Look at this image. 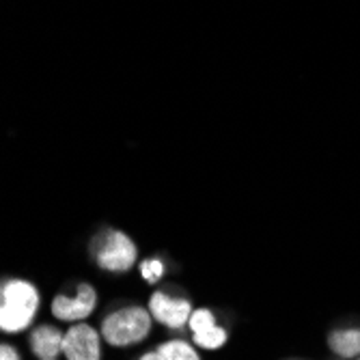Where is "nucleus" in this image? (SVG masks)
I'll return each mask as SVG.
<instances>
[{
    "label": "nucleus",
    "mask_w": 360,
    "mask_h": 360,
    "mask_svg": "<svg viewBox=\"0 0 360 360\" xmlns=\"http://www.w3.org/2000/svg\"><path fill=\"white\" fill-rule=\"evenodd\" d=\"M39 309V291L28 281H7L0 289V328L3 333H22L32 323Z\"/></svg>",
    "instance_id": "obj_1"
},
{
    "label": "nucleus",
    "mask_w": 360,
    "mask_h": 360,
    "mask_svg": "<svg viewBox=\"0 0 360 360\" xmlns=\"http://www.w3.org/2000/svg\"><path fill=\"white\" fill-rule=\"evenodd\" d=\"M151 323L153 317L149 309L143 307H123L117 309L115 313L106 315L102 321V339L112 345V347H127V345H136L147 339L151 333Z\"/></svg>",
    "instance_id": "obj_2"
},
{
    "label": "nucleus",
    "mask_w": 360,
    "mask_h": 360,
    "mask_svg": "<svg viewBox=\"0 0 360 360\" xmlns=\"http://www.w3.org/2000/svg\"><path fill=\"white\" fill-rule=\"evenodd\" d=\"M136 244L123 231H110L95 248V264L106 272H127L136 261Z\"/></svg>",
    "instance_id": "obj_3"
},
{
    "label": "nucleus",
    "mask_w": 360,
    "mask_h": 360,
    "mask_svg": "<svg viewBox=\"0 0 360 360\" xmlns=\"http://www.w3.org/2000/svg\"><path fill=\"white\" fill-rule=\"evenodd\" d=\"M63 354L68 360H102V333L78 321L65 333Z\"/></svg>",
    "instance_id": "obj_4"
},
{
    "label": "nucleus",
    "mask_w": 360,
    "mask_h": 360,
    "mask_svg": "<svg viewBox=\"0 0 360 360\" xmlns=\"http://www.w3.org/2000/svg\"><path fill=\"white\" fill-rule=\"evenodd\" d=\"M149 313L153 321L167 326L171 330H179L190 321L192 315V304L186 298H175L167 291H155L149 298Z\"/></svg>",
    "instance_id": "obj_5"
},
{
    "label": "nucleus",
    "mask_w": 360,
    "mask_h": 360,
    "mask_svg": "<svg viewBox=\"0 0 360 360\" xmlns=\"http://www.w3.org/2000/svg\"><path fill=\"white\" fill-rule=\"evenodd\" d=\"M97 304V293L89 283L78 285L76 296H56L52 300V315L60 321H68V323H78L82 319H86Z\"/></svg>",
    "instance_id": "obj_6"
},
{
    "label": "nucleus",
    "mask_w": 360,
    "mask_h": 360,
    "mask_svg": "<svg viewBox=\"0 0 360 360\" xmlns=\"http://www.w3.org/2000/svg\"><path fill=\"white\" fill-rule=\"evenodd\" d=\"M190 330H192V341L203 349H220L226 343V330L222 326L216 323V317L210 309H196L190 315Z\"/></svg>",
    "instance_id": "obj_7"
},
{
    "label": "nucleus",
    "mask_w": 360,
    "mask_h": 360,
    "mask_svg": "<svg viewBox=\"0 0 360 360\" xmlns=\"http://www.w3.org/2000/svg\"><path fill=\"white\" fill-rule=\"evenodd\" d=\"M63 341H65V333H60L54 326L44 323L30 333L28 347L39 360H46V358H56L58 354H63Z\"/></svg>",
    "instance_id": "obj_8"
},
{
    "label": "nucleus",
    "mask_w": 360,
    "mask_h": 360,
    "mask_svg": "<svg viewBox=\"0 0 360 360\" xmlns=\"http://www.w3.org/2000/svg\"><path fill=\"white\" fill-rule=\"evenodd\" d=\"M328 347L339 358H356V356H360V328H343V330L330 333Z\"/></svg>",
    "instance_id": "obj_9"
},
{
    "label": "nucleus",
    "mask_w": 360,
    "mask_h": 360,
    "mask_svg": "<svg viewBox=\"0 0 360 360\" xmlns=\"http://www.w3.org/2000/svg\"><path fill=\"white\" fill-rule=\"evenodd\" d=\"M158 352L165 356V360H201L199 354L194 352V347L186 341H179V339H173V341H167L158 347Z\"/></svg>",
    "instance_id": "obj_10"
},
{
    "label": "nucleus",
    "mask_w": 360,
    "mask_h": 360,
    "mask_svg": "<svg viewBox=\"0 0 360 360\" xmlns=\"http://www.w3.org/2000/svg\"><path fill=\"white\" fill-rule=\"evenodd\" d=\"M141 274L147 283L155 285L162 278V274H165V266H162V261L158 259H147L141 264Z\"/></svg>",
    "instance_id": "obj_11"
},
{
    "label": "nucleus",
    "mask_w": 360,
    "mask_h": 360,
    "mask_svg": "<svg viewBox=\"0 0 360 360\" xmlns=\"http://www.w3.org/2000/svg\"><path fill=\"white\" fill-rule=\"evenodd\" d=\"M0 360H20V354H18L15 347L5 343L3 347H0Z\"/></svg>",
    "instance_id": "obj_12"
},
{
    "label": "nucleus",
    "mask_w": 360,
    "mask_h": 360,
    "mask_svg": "<svg viewBox=\"0 0 360 360\" xmlns=\"http://www.w3.org/2000/svg\"><path fill=\"white\" fill-rule=\"evenodd\" d=\"M139 360H165V356H162V354L155 349V352H147V354H143Z\"/></svg>",
    "instance_id": "obj_13"
},
{
    "label": "nucleus",
    "mask_w": 360,
    "mask_h": 360,
    "mask_svg": "<svg viewBox=\"0 0 360 360\" xmlns=\"http://www.w3.org/2000/svg\"><path fill=\"white\" fill-rule=\"evenodd\" d=\"M46 360H54V358H46Z\"/></svg>",
    "instance_id": "obj_14"
},
{
    "label": "nucleus",
    "mask_w": 360,
    "mask_h": 360,
    "mask_svg": "<svg viewBox=\"0 0 360 360\" xmlns=\"http://www.w3.org/2000/svg\"><path fill=\"white\" fill-rule=\"evenodd\" d=\"M358 360H360V358H358Z\"/></svg>",
    "instance_id": "obj_15"
}]
</instances>
